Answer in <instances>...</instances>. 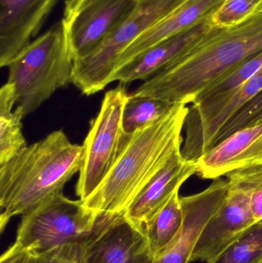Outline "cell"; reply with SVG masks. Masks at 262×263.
<instances>
[{
  "mask_svg": "<svg viewBox=\"0 0 262 263\" xmlns=\"http://www.w3.org/2000/svg\"><path fill=\"white\" fill-rule=\"evenodd\" d=\"M189 107L176 103L163 118L125 134L121 149L107 177L86 200L96 213H123L142 190L182 150Z\"/></svg>",
  "mask_w": 262,
  "mask_h": 263,
  "instance_id": "cell-2",
  "label": "cell"
},
{
  "mask_svg": "<svg viewBox=\"0 0 262 263\" xmlns=\"http://www.w3.org/2000/svg\"><path fill=\"white\" fill-rule=\"evenodd\" d=\"M228 191V182L217 179L201 193L180 197L183 224L176 239L153 263H189L198 237L218 211Z\"/></svg>",
  "mask_w": 262,
  "mask_h": 263,
  "instance_id": "cell-13",
  "label": "cell"
},
{
  "mask_svg": "<svg viewBox=\"0 0 262 263\" xmlns=\"http://www.w3.org/2000/svg\"><path fill=\"white\" fill-rule=\"evenodd\" d=\"M262 0H226L212 17L214 26L228 27L239 24L258 10Z\"/></svg>",
  "mask_w": 262,
  "mask_h": 263,
  "instance_id": "cell-24",
  "label": "cell"
},
{
  "mask_svg": "<svg viewBox=\"0 0 262 263\" xmlns=\"http://www.w3.org/2000/svg\"><path fill=\"white\" fill-rule=\"evenodd\" d=\"M262 69V51L252 55L209 85L194 100L198 103L227 93L249 81Z\"/></svg>",
  "mask_w": 262,
  "mask_h": 263,
  "instance_id": "cell-22",
  "label": "cell"
},
{
  "mask_svg": "<svg viewBox=\"0 0 262 263\" xmlns=\"http://www.w3.org/2000/svg\"><path fill=\"white\" fill-rule=\"evenodd\" d=\"M195 164L197 176L212 180L236 170L262 165V121L218 142Z\"/></svg>",
  "mask_w": 262,
  "mask_h": 263,
  "instance_id": "cell-14",
  "label": "cell"
},
{
  "mask_svg": "<svg viewBox=\"0 0 262 263\" xmlns=\"http://www.w3.org/2000/svg\"><path fill=\"white\" fill-rule=\"evenodd\" d=\"M262 91V69L251 80L227 93L191 104L185 123L182 154L196 161L213 147L223 126Z\"/></svg>",
  "mask_w": 262,
  "mask_h": 263,
  "instance_id": "cell-10",
  "label": "cell"
},
{
  "mask_svg": "<svg viewBox=\"0 0 262 263\" xmlns=\"http://www.w3.org/2000/svg\"><path fill=\"white\" fill-rule=\"evenodd\" d=\"M196 173L195 161L183 157L182 150L177 152L132 201L125 211V216L132 224L143 230L172 195Z\"/></svg>",
  "mask_w": 262,
  "mask_h": 263,
  "instance_id": "cell-16",
  "label": "cell"
},
{
  "mask_svg": "<svg viewBox=\"0 0 262 263\" xmlns=\"http://www.w3.org/2000/svg\"><path fill=\"white\" fill-rule=\"evenodd\" d=\"M32 263H78L71 258L62 254L57 249L43 254L34 255Z\"/></svg>",
  "mask_w": 262,
  "mask_h": 263,
  "instance_id": "cell-26",
  "label": "cell"
},
{
  "mask_svg": "<svg viewBox=\"0 0 262 263\" xmlns=\"http://www.w3.org/2000/svg\"><path fill=\"white\" fill-rule=\"evenodd\" d=\"M214 26L210 18L155 45L118 66L112 75V82L126 84L135 80H149L190 50Z\"/></svg>",
  "mask_w": 262,
  "mask_h": 263,
  "instance_id": "cell-15",
  "label": "cell"
},
{
  "mask_svg": "<svg viewBox=\"0 0 262 263\" xmlns=\"http://www.w3.org/2000/svg\"><path fill=\"white\" fill-rule=\"evenodd\" d=\"M33 259V253L13 243L2 255L0 263H32Z\"/></svg>",
  "mask_w": 262,
  "mask_h": 263,
  "instance_id": "cell-25",
  "label": "cell"
},
{
  "mask_svg": "<svg viewBox=\"0 0 262 263\" xmlns=\"http://www.w3.org/2000/svg\"><path fill=\"white\" fill-rule=\"evenodd\" d=\"M129 94L120 84L108 91L83 143L84 161L75 185L76 196L86 200L103 183L121 149L125 133L123 114Z\"/></svg>",
  "mask_w": 262,
  "mask_h": 263,
  "instance_id": "cell-7",
  "label": "cell"
},
{
  "mask_svg": "<svg viewBox=\"0 0 262 263\" xmlns=\"http://www.w3.org/2000/svg\"><path fill=\"white\" fill-rule=\"evenodd\" d=\"M259 10H262V3H261V5H260L259 7H258V10H257V11H259ZM257 11H256V12H257Z\"/></svg>",
  "mask_w": 262,
  "mask_h": 263,
  "instance_id": "cell-27",
  "label": "cell"
},
{
  "mask_svg": "<svg viewBox=\"0 0 262 263\" xmlns=\"http://www.w3.org/2000/svg\"><path fill=\"white\" fill-rule=\"evenodd\" d=\"M262 51V10L228 27L214 26L190 50L146 80L133 93L192 104L198 94L249 57Z\"/></svg>",
  "mask_w": 262,
  "mask_h": 263,
  "instance_id": "cell-1",
  "label": "cell"
},
{
  "mask_svg": "<svg viewBox=\"0 0 262 263\" xmlns=\"http://www.w3.org/2000/svg\"><path fill=\"white\" fill-rule=\"evenodd\" d=\"M175 104L147 96L129 94L123 109V132L126 135L132 134L152 124L166 115Z\"/></svg>",
  "mask_w": 262,
  "mask_h": 263,
  "instance_id": "cell-20",
  "label": "cell"
},
{
  "mask_svg": "<svg viewBox=\"0 0 262 263\" xmlns=\"http://www.w3.org/2000/svg\"><path fill=\"white\" fill-rule=\"evenodd\" d=\"M83 145L73 144L63 130L23 148L0 165V230L14 216H23L54 195L79 173Z\"/></svg>",
  "mask_w": 262,
  "mask_h": 263,
  "instance_id": "cell-3",
  "label": "cell"
},
{
  "mask_svg": "<svg viewBox=\"0 0 262 263\" xmlns=\"http://www.w3.org/2000/svg\"><path fill=\"white\" fill-rule=\"evenodd\" d=\"M226 177L236 182L246 192L255 221H261L262 165L236 170Z\"/></svg>",
  "mask_w": 262,
  "mask_h": 263,
  "instance_id": "cell-23",
  "label": "cell"
},
{
  "mask_svg": "<svg viewBox=\"0 0 262 263\" xmlns=\"http://www.w3.org/2000/svg\"><path fill=\"white\" fill-rule=\"evenodd\" d=\"M183 224V211L178 190L143 227L154 259L161 256L176 239Z\"/></svg>",
  "mask_w": 262,
  "mask_h": 263,
  "instance_id": "cell-18",
  "label": "cell"
},
{
  "mask_svg": "<svg viewBox=\"0 0 262 263\" xmlns=\"http://www.w3.org/2000/svg\"><path fill=\"white\" fill-rule=\"evenodd\" d=\"M61 0H0V66L29 46Z\"/></svg>",
  "mask_w": 262,
  "mask_h": 263,
  "instance_id": "cell-12",
  "label": "cell"
},
{
  "mask_svg": "<svg viewBox=\"0 0 262 263\" xmlns=\"http://www.w3.org/2000/svg\"><path fill=\"white\" fill-rule=\"evenodd\" d=\"M262 261V220L255 222L207 263H259Z\"/></svg>",
  "mask_w": 262,
  "mask_h": 263,
  "instance_id": "cell-21",
  "label": "cell"
},
{
  "mask_svg": "<svg viewBox=\"0 0 262 263\" xmlns=\"http://www.w3.org/2000/svg\"><path fill=\"white\" fill-rule=\"evenodd\" d=\"M186 0H138L118 30L96 50L74 61L72 83L83 94L92 95L112 83L120 57L128 46Z\"/></svg>",
  "mask_w": 262,
  "mask_h": 263,
  "instance_id": "cell-5",
  "label": "cell"
},
{
  "mask_svg": "<svg viewBox=\"0 0 262 263\" xmlns=\"http://www.w3.org/2000/svg\"><path fill=\"white\" fill-rule=\"evenodd\" d=\"M7 83L13 86L16 106L34 112L57 89L72 83L74 60L62 22L37 37L9 63Z\"/></svg>",
  "mask_w": 262,
  "mask_h": 263,
  "instance_id": "cell-4",
  "label": "cell"
},
{
  "mask_svg": "<svg viewBox=\"0 0 262 263\" xmlns=\"http://www.w3.org/2000/svg\"><path fill=\"white\" fill-rule=\"evenodd\" d=\"M78 263H153L143 230L123 213H98L92 230L56 248Z\"/></svg>",
  "mask_w": 262,
  "mask_h": 263,
  "instance_id": "cell-8",
  "label": "cell"
},
{
  "mask_svg": "<svg viewBox=\"0 0 262 263\" xmlns=\"http://www.w3.org/2000/svg\"><path fill=\"white\" fill-rule=\"evenodd\" d=\"M227 182L224 202L201 231L191 262H209L256 222L246 192L235 181L227 179Z\"/></svg>",
  "mask_w": 262,
  "mask_h": 263,
  "instance_id": "cell-11",
  "label": "cell"
},
{
  "mask_svg": "<svg viewBox=\"0 0 262 263\" xmlns=\"http://www.w3.org/2000/svg\"><path fill=\"white\" fill-rule=\"evenodd\" d=\"M13 86L7 83L0 89V165H4L27 147L22 132L23 109L16 106Z\"/></svg>",
  "mask_w": 262,
  "mask_h": 263,
  "instance_id": "cell-19",
  "label": "cell"
},
{
  "mask_svg": "<svg viewBox=\"0 0 262 263\" xmlns=\"http://www.w3.org/2000/svg\"><path fill=\"white\" fill-rule=\"evenodd\" d=\"M259 263H262V261H261V262H259Z\"/></svg>",
  "mask_w": 262,
  "mask_h": 263,
  "instance_id": "cell-28",
  "label": "cell"
},
{
  "mask_svg": "<svg viewBox=\"0 0 262 263\" xmlns=\"http://www.w3.org/2000/svg\"><path fill=\"white\" fill-rule=\"evenodd\" d=\"M225 1L186 0L132 42L120 57L116 69L155 45L210 20Z\"/></svg>",
  "mask_w": 262,
  "mask_h": 263,
  "instance_id": "cell-17",
  "label": "cell"
},
{
  "mask_svg": "<svg viewBox=\"0 0 262 263\" xmlns=\"http://www.w3.org/2000/svg\"><path fill=\"white\" fill-rule=\"evenodd\" d=\"M138 0H66L61 22L74 61L107 41L127 20Z\"/></svg>",
  "mask_w": 262,
  "mask_h": 263,
  "instance_id": "cell-9",
  "label": "cell"
},
{
  "mask_svg": "<svg viewBox=\"0 0 262 263\" xmlns=\"http://www.w3.org/2000/svg\"><path fill=\"white\" fill-rule=\"evenodd\" d=\"M97 216L81 199L54 195L22 216L14 244L34 255L47 253L81 239L92 230Z\"/></svg>",
  "mask_w": 262,
  "mask_h": 263,
  "instance_id": "cell-6",
  "label": "cell"
}]
</instances>
